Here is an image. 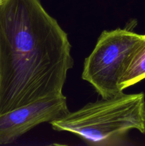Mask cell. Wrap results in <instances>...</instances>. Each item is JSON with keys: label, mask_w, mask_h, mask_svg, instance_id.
Listing matches in <instances>:
<instances>
[{"label": "cell", "mask_w": 145, "mask_h": 146, "mask_svg": "<svg viewBox=\"0 0 145 146\" xmlns=\"http://www.w3.org/2000/svg\"><path fill=\"white\" fill-rule=\"evenodd\" d=\"M73 66L67 33L41 0L0 6V115L63 95Z\"/></svg>", "instance_id": "obj_1"}, {"label": "cell", "mask_w": 145, "mask_h": 146, "mask_svg": "<svg viewBox=\"0 0 145 146\" xmlns=\"http://www.w3.org/2000/svg\"><path fill=\"white\" fill-rule=\"evenodd\" d=\"M49 123L55 131L71 133L88 145H122L132 130L145 133L144 94L122 93L102 98Z\"/></svg>", "instance_id": "obj_2"}, {"label": "cell", "mask_w": 145, "mask_h": 146, "mask_svg": "<svg viewBox=\"0 0 145 146\" xmlns=\"http://www.w3.org/2000/svg\"><path fill=\"white\" fill-rule=\"evenodd\" d=\"M144 34L129 28L105 30L84 62L82 78L94 87L102 98L123 93L119 81L128 59Z\"/></svg>", "instance_id": "obj_3"}, {"label": "cell", "mask_w": 145, "mask_h": 146, "mask_svg": "<svg viewBox=\"0 0 145 146\" xmlns=\"http://www.w3.org/2000/svg\"><path fill=\"white\" fill-rule=\"evenodd\" d=\"M69 112L65 96L38 100L0 115V145L14 142L39 124L50 123Z\"/></svg>", "instance_id": "obj_4"}, {"label": "cell", "mask_w": 145, "mask_h": 146, "mask_svg": "<svg viewBox=\"0 0 145 146\" xmlns=\"http://www.w3.org/2000/svg\"><path fill=\"white\" fill-rule=\"evenodd\" d=\"M145 78V34L128 59L119 81L122 91Z\"/></svg>", "instance_id": "obj_5"}, {"label": "cell", "mask_w": 145, "mask_h": 146, "mask_svg": "<svg viewBox=\"0 0 145 146\" xmlns=\"http://www.w3.org/2000/svg\"><path fill=\"white\" fill-rule=\"evenodd\" d=\"M4 0H0V6H1V4H2V3L4 2Z\"/></svg>", "instance_id": "obj_6"}]
</instances>
